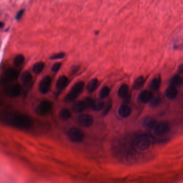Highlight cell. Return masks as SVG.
<instances>
[{
  "label": "cell",
  "instance_id": "6da1fadb",
  "mask_svg": "<svg viewBox=\"0 0 183 183\" xmlns=\"http://www.w3.org/2000/svg\"><path fill=\"white\" fill-rule=\"evenodd\" d=\"M5 122L9 125L20 130H28L33 125L32 120L29 116L20 113L8 115Z\"/></svg>",
  "mask_w": 183,
  "mask_h": 183
},
{
  "label": "cell",
  "instance_id": "7a4b0ae2",
  "mask_svg": "<svg viewBox=\"0 0 183 183\" xmlns=\"http://www.w3.org/2000/svg\"><path fill=\"white\" fill-rule=\"evenodd\" d=\"M85 85L83 81L77 82L74 84L65 97V101L66 103H70L74 101L82 92Z\"/></svg>",
  "mask_w": 183,
  "mask_h": 183
},
{
  "label": "cell",
  "instance_id": "3957f363",
  "mask_svg": "<svg viewBox=\"0 0 183 183\" xmlns=\"http://www.w3.org/2000/svg\"><path fill=\"white\" fill-rule=\"evenodd\" d=\"M67 135L70 141L74 143H80L84 139V134L82 130L75 127L69 128L67 131Z\"/></svg>",
  "mask_w": 183,
  "mask_h": 183
},
{
  "label": "cell",
  "instance_id": "277c9868",
  "mask_svg": "<svg viewBox=\"0 0 183 183\" xmlns=\"http://www.w3.org/2000/svg\"><path fill=\"white\" fill-rule=\"evenodd\" d=\"M52 107L53 104L51 101L48 100H43L36 107L35 112L39 116H44L52 110Z\"/></svg>",
  "mask_w": 183,
  "mask_h": 183
},
{
  "label": "cell",
  "instance_id": "5b68a950",
  "mask_svg": "<svg viewBox=\"0 0 183 183\" xmlns=\"http://www.w3.org/2000/svg\"><path fill=\"white\" fill-rule=\"evenodd\" d=\"M152 143V139L147 135H141L136 138L134 145L137 149L145 150L148 149Z\"/></svg>",
  "mask_w": 183,
  "mask_h": 183
},
{
  "label": "cell",
  "instance_id": "8992f818",
  "mask_svg": "<svg viewBox=\"0 0 183 183\" xmlns=\"http://www.w3.org/2000/svg\"><path fill=\"white\" fill-rule=\"evenodd\" d=\"M77 124L84 128H89L94 124V118L91 115L88 114H82L77 116L76 118Z\"/></svg>",
  "mask_w": 183,
  "mask_h": 183
},
{
  "label": "cell",
  "instance_id": "52a82bcc",
  "mask_svg": "<svg viewBox=\"0 0 183 183\" xmlns=\"http://www.w3.org/2000/svg\"><path fill=\"white\" fill-rule=\"evenodd\" d=\"M22 92L20 85L17 83L10 84L5 89V94L9 97L15 98L19 96Z\"/></svg>",
  "mask_w": 183,
  "mask_h": 183
},
{
  "label": "cell",
  "instance_id": "ba28073f",
  "mask_svg": "<svg viewBox=\"0 0 183 183\" xmlns=\"http://www.w3.org/2000/svg\"><path fill=\"white\" fill-rule=\"evenodd\" d=\"M52 83V79L50 76L43 77L39 83V92L42 95H46L50 92Z\"/></svg>",
  "mask_w": 183,
  "mask_h": 183
},
{
  "label": "cell",
  "instance_id": "9c48e42d",
  "mask_svg": "<svg viewBox=\"0 0 183 183\" xmlns=\"http://www.w3.org/2000/svg\"><path fill=\"white\" fill-rule=\"evenodd\" d=\"M153 130L154 135L157 137H160L168 132L169 130V126L166 122H160L157 124Z\"/></svg>",
  "mask_w": 183,
  "mask_h": 183
},
{
  "label": "cell",
  "instance_id": "30bf717a",
  "mask_svg": "<svg viewBox=\"0 0 183 183\" xmlns=\"http://www.w3.org/2000/svg\"><path fill=\"white\" fill-rule=\"evenodd\" d=\"M18 76V72L13 68H10L7 69L4 74L3 80L5 82H10L15 80Z\"/></svg>",
  "mask_w": 183,
  "mask_h": 183
},
{
  "label": "cell",
  "instance_id": "8fae6325",
  "mask_svg": "<svg viewBox=\"0 0 183 183\" xmlns=\"http://www.w3.org/2000/svg\"><path fill=\"white\" fill-rule=\"evenodd\" d=\"M87 109L84 100H78L73 103L72 105V110L76 113H80Z\"/></svg>",
  "mask_w": 183,
  "mask_h": 183
},
{
  "label": "cell",
  "instance_id": "7c38bea8",
  "mask_svg": "<svg viewBox=\"0 0 183 183\" xmlns=\"http://www.w3.org/2000/svg\"><path fill=\"white\" fill-rule=\"evenodd\" d=\"M156 124V120L152 117H147L142 122V126L145 128L153 129Z\"/></svg>",
  "mask_w": 183,
  "mask_h": 183
},
{
  "label": "cell",
  "instance_id": "4fadbf2b",
  "mask_svg": "<svg viewBox=\"0 0 183 183\" xmlns=\"http://www.w3.org/2000/svg\"><path fill=\"white\" fill-rule=\"evenodd\" d=\"M153 98L152 92L148 90H144L141 92L139 96V99L140 101L143 103L150 102Z\"/></svg>",
  "mask_w": 183,
  "mask_h": 183
},
{
  "label": "cell",
  "instance_id": "5bb4252c",
  "mask_svg": "<svg viewBox=\"0 0 183 183\" xmlns=\"http://www.w3.org/2000/svg\"><path fill=\"white\" fill-rule=\"evenodd\" d=\"M20 80L24 86L27 87L30 85L32 81V76L31 74L28 71L24 72L20 76Z\"/></svg>",
  "mask_w": 183,
  "mask_h": 183
},
{
  "label": "cell",
  "instance_id": "9a60e30c",
  "mask_svg": "<svg viewBox=\"0 0 183 183\" xmlns=\"http://www.w3.org/2000/svg\"><path fill=\"white\" fill-rule=\"evenodd\" d=\"M131 113V109L126 104H123L119 108L118 114L122 118H127Z\"/></svg>",
  "mask_w": 183,
  "mask_h": 183
},
{
  "label": "cell",
  "instance_id": "2e32d148",
  "mask_svg": "<svg viewBox=\"0 0 183 183\" xmlns=\"http://www.w3.org/2000/svg\"><path fill=\"white\" fill-rule=\"evenodd\" d=\"M68 82V78L65 75H62L59 77L56 83V87L57 90L61 91L65 88Z\"/></svg>",
  "mask_w": 183,
  "mask_h": 183
},
{
  "label": "cell",
  "instance_id": "e0dca14e",
  "mask_svg": "<svg viewBox=\"0 0 183 183\" xmlns=\"http://www.w3.org/2000/svg\"><path fill=\"white\" fill-rule=\"evenodd\" d=\"M178 94V91L176 87L172 85L169 86L165 91V95L169 99H174Z\"/></svg>",
  "mask_w": 183,
  "mask_h": 183
},
{
  "label": "cell",
  "instance_id": "ac0fdd59",
  "mask_svg": "<svg viewBox=\"0 0 183 183\" xmlns=\"http://www.w3.org/2000/svg\"><path fill=\"white\" fill-rule=\"evenodd\" d=\"M99 81L97 79H93L88 83L87 85V90L89 93L92 94L96 91L99 85Z\"/></svg>",
  "mask_w": 183,
  "mask_h": 183
},
{
  "label": "cell",
  "instance_id": "d6986e66",
  "mask_svg": "<svg viewBox=\"0 0 183 183\" xmlns=\"http://www.w3.org/2000/svg\"><path fill=\"white\" fill-rule=\"evenodd\" d=\"M105 103L102 99H96L94 100V102L93 104V106L92 107V110L94 111H99L103 110V108L105 106Z\"/></svg>",
  "mask_w": 183,
  "mask_h": 183
},
{
  "label": "cell",
  "instance_id": "ffe728a7",
  "mask_svg": "<svg viewBox=\"0 0 183 183\" xmlns=\"http://www.w3.org/2000/svg\"><path fill=\"white\" fill-rule=\"evenodd\" d=\"M128 93V87L126 84H122L118 91V95L122 98H125Z\"/></svg>",
  "mask_w": 183,
  "mask_h": 183
},
{
  "label": "cell",
  "instance_id": "44dd1931",
  "mask_svg": "<svg viewBox=\"0 0 183 183\" xmlns=\"http://www.w3.org/2000/svg\"><path fill=\"white\" fill-rule=\"evenodd\" d=\"M45 63L42 61H39L34 64L32 67V71L37 74H40L42 72V70L45 68Z\"/></svg>",
  "mask_w": 183,
  "mask_h": 183
},
{
  "label": "cell",
  "instance_id": "7402d4cb",
  "mask_svg": "<svg viewBox=\"0 0 183 183\" xmlns=\"http://www.w3.org/2000/svg\"><path fill=\"white\" fill-rule=\"evenodd\" d=\"M71 112L68 109H63L60 111L59 116V118L62 120H67L71 117Z\"/></svg>",
  "mask_w": 183,
  "mask_h": 183
},
{
  "label": "cell",
  "instance_id": "603a6c76",
  "mask_svg": "<svg viewBox=\"0 0 183 183\" xmlns=\"http://www.w3.org/2000/svg\"><path fill=\"white\" fill-rule=\"evenodd\" d=\"M110 92V90L107 86H104L101 89L99 94V98L103 99L107 97Z\"/></svg>",
  "mask_w": 183,
  "mask_h": 183
},
{
  "label": "cell",
  "instance_id": "cb8c5ba5",
  "mask_svg": "<svg viewBox=\"0 0 183 183\" xmlns=\"http://www.w3.org/2000/svg\"><path fill=\"white\" fill-rule=\"evenodd\" d=\"M25 61V57L23 54H18L14 58V63L16 67H20L23 65Z\"/></svg>",
  "mask_w": 183,
  "mask_h": 183
},
{
  "label": "cell",
  "instance_id": "d4e9b609",
  "mask_svg": "<svg viewBox=\"0 0 183 183\" xmlns=\"http://www.w3.org/2000/svg\"><path fill=\"white\" fill-rule=\"evenodd\" d=\"M145 82V79L143 76H139L137 77L133 83V88L134 89H139L142 87Z\"/></svg>",
  "mask_w": 183,
  "mask_h": 183
},
{
  "label": "cell",
  "instance_id": "484cf974",
  "mask_svg": "<svg viewBox=\"0 0 183 183\" xmlns=\"http://www.w3.org/2000/svg\"><path fill=\"white\" fill-rule=\"evenodd\" d=\"M160 85V80L159 78H155L150 84V88L153 90H157Z\"/></svg>",
  "mask_w": 183,
  "mask_h": 183
},
{
  "label": "cell",
  "instance_id": "4316f807",
  "mask_svg": "<svg viewBox=\"0 0 183 183\" xmlns=\"http://www.w3.org/2000/svg\"><path fill=\"white\" fill-rule=\"evenodd\" d=\"M170 83L172 85L177 87L180 85L182 83V79L179 75H175L170 80Z\"/></svg>",
  "mask_w": 183,
  "mask_h": 183
},
{
  "label": "cell",
  "instance_id": "83f0119b",
  "mask_svg": "<svg viewBox=\"0 0 183 183\" xmlns=\"http://www.w3.org/2000/svg\"><path fill=\"white\" fill-rule=\"evenodd\" d=\"M112 107V102L110 100L108 101L107 103L105 104V106L104 107L103 110H102L103 111H102V115H103V116H105L109 113V112L111 110Z\"/></svg>",
  "mask_w": 183,
  "mask_h": 183
},
{
  "label": "cell",
  "instance_id": "f1b7e54d",
  "mask_svg": "<svg viewBox=\"0 0 183 183\" xmlns=\"http://www.w3.org/2000/svg\"><path fill=\"white\" fill-rule=\"evenodd\" d=\"M66 54L64 52H59L57 53H55L51 56L50 57V60H55L59 59H62L65 57Z\"/></svg>",
  "mask_w": 183,
  "mask_h": 183
},
{
  "label": "cell",
  "instance_id": "f546056e",
  "mask_svg": "<svg viewBox=\"0 0 183 183\" xmlns=\"http://www.w3.org/2000/svg\"><path fill=\"white\" fill-rule=\"evenodd\" d=\"M161 100L159 97L153 98L150 102V105L152 107H156L160 104Z\"/></svg>",
  "mask_w": 183,
  "mask_h": 183
},
{
  "label": "cell",
  "instance_id": "4dcf8cb0",
  "mask_svg": "<svg viewBox=\"0 0 183 183\" xmlns=\"http://www.w3.org/2000/svg\"><path fill=\"white\" fill-rule=\"evenodd\" d=\"M84 100L85 104L86 105L87 109H92V107L93 106V104L94 102V100L92 99L91 98H86Z\"/></svg>",
  "mask_w": 183,
  "mask_h": 183
},
{
  "label": "cell",
  "instance_id": "1f68e13d",
  "mask_svg": "<svg viewBox=\"0 0 183 183\" xmlns=\"http://www.w3.org/2000/svg\"><path fill=\"white\" fill-rule=\"evenodd\" d=\"M80 69V66L79 65H75L72 67V68L70 69V73L72 75H74L75 74H76L77 72H79V70Z\"/></svg>",
  "mask_w": 183,
  "mask_h": 183
},
{
  "label": "cell",
  "instance_id": "d6a6232c",
  "mask_svg": "<svg viewBox=\"0 0 183 183\" xmlns=\"http://www.w3.org/2000/svg\"><path fill=\"white\" fill-rule=\"evenodd\" d=\"M61 63L60 62H57L55 64H54L53 66L52 67L51 70L53 72H58L59 70V69H60L61 67Z\"/></svg>",
  "mask_w": 183,
  "mask_h": 183
},
{
  "label": "cell",
  "instance_id": "836d02e7",
  "mask_svg": "<svg viewBox=\"0 0 183 183\" xmlns=\"http://www.w3.org/2000/svg\"><path fill=\"white\" fill-rule=\"evenodd\" d=\"M24 10H23V9L20 10V11L18 12V13L17 14L16 16V19H18H18H20V18H22V17L23 16V14H24Z\"/></svg>",
  "mask_w": 183,
  "mask_h": 183
},
{
  "label": "cell",
  "instance_id": "e575fe53",
  "mask_svg": "<svg viewBox=\"0 0 183 183\" xmlns=\"http://www.w3.org/2000/svg\"><path fill=\"white\" fill-rule=\"evenodd\" d=\"M178 72L180 73L183 72V65H180L178 67Z\"/></svg>",
  "mask_w": 183,
  "mask_h": 183
}]
</instances>
